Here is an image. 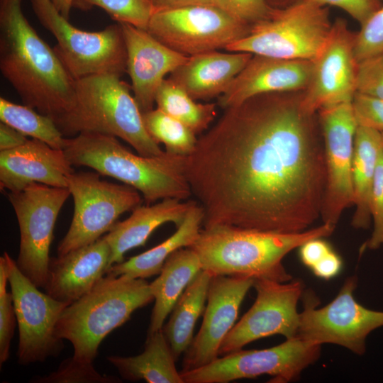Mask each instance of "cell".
I'll return each instance as SVG.
<instances>
[{"label":"cell","instance_id":"obj_32","mask_svg":"<svg viewBox=\"0 0 383 383\" xmlns=\"http://www.w3.org/2000/svg\"><path fill=\"white\" fill-rule=\"evenodd\" d=\"M145 128L158 144L162 143L167 152L189 156L196 148L198 138L187 126L159 109L143 113Z\"/></svg>","mask_w":383,"mask_h":383},{"label":"cell","instance_id":"obj_10","mask_svg":"<svg viewBox=\"0 0 383 383\" xmlns=\"http://www.w3.org/2000/svg\"><path fill=\"white\" fill-rule=\"evenodd\" d=\"M251 26L214 5L156 9L147 31L168 48L192 56L226 48L243 38Z\"/></svg>","mask_w":383,"mask_h":383},{"label":"cell","instance_id":"obj_48","mask_svg":"<svg viewBox=\"0 0 383 383\" xmlns=\"http://www.w3.org/2000/svg\"><path fill=\"white\" fill-rule=\"evenodd\" d=\"M381 133H382V140H383V131H382Z\"/></svg>","mask_w":383,"mask_h":383},{"label":"cell","instance_id":"obj_11","mask_svg":"<svg viewBox=\"0 0 383 383\" xmlns=\"http://www.w3.org/2000/svg\"><path fill=\"white\" fill-rule=\"evenodd\" d=\"M321 346L295 337L267 349H241L180 374L184 383H228L263 374L272 377V382L287 383L318 360Z\"/></svg>","mask_w":383,"mask_h":383},{"label":"cell","instance_id":"obj_4","mask_svg":"<svg viewBox=\"0 0 383 383\" xmlns=\"http://www.w3.org/2000/svg\"><path fill=\"white\" fill-rule=\"evenodd\" d=\"M63 150L73 166L90 167L135 188L146 204L170 198L183 201L192 194L186 156L166 151L154 157L135 155L116 137L94 132L65 138Z\"/></svg>","mask_w":383,"mask_h":383},{"label":"cell","instance_id":"obj_3","mask_svg":"<svg viewBox=\"0 0 383 383\" xmlns=\"http://www.w3.org/2000/svg\"><path fill=\"white\" fill-rule=\"evenodd\" d=\"M335 226L326 223L297 233H277L228 225L201 229L189 247L198 255L201 268L212 275L291 280L283 258L305 242L331 235Z\"/></svg>","mask_w":383,"mask_h":383},{"label":"cell","instance_id":"obj_39","mask_svg":"<svg viewBox=\"0 0 383 383\" xmlns=\"http://www.w3.org/2000/svg\"><path fill=\"white\" fill-rule=\"evenodd\" d=\"M356 91L383 99V52L358 62Z\"/></svg>","mask_w":383,"mask_h":383},{"label":"cell","instance_id":"obj_34","mask_svg":"<svg viewBox=\"0 0 383 383\" xmlns=\"http://www.w3.org/2000/svg\"><path fill=\"white\" fill-rule=\"evenodd\" d=\"M117 377L102 375L94 368L93 362L74 357L63 360L59 367L50 374L36 377L33 382L41 383H113Z\"/></svg>","mask_w":383,"mask_h":383},{"label":"cell","instance_id":"obj_17","mask_svg":"<svg viewBox=\"0 0 383 383\" xmlns=\"http://www.w3.org/2000/svg\"><path fill=\"white\" fill-rule=\"evenodd\" d=\"M355 35L343 19L332 24L323 49L313 61L311 77L300 100L305 112L314 114L323 108L352 101L357 91Z\"/></svg>","mask_w":383,"mask_h":383},{"label":"cell","instance_id":"obj_19","mask_svg":"<svg viewBox=\"0 0 383 383\" xmlns=\"http://www.w3.org/2000/svg\"><path fill=\"white\" fill-rule=\"evenodd\" d=\"M126 48V72L141 111L153 109L156 92L167 74L189 59L162 43L146 30L121 23Z\"/></svg>","mask_w":383,"mask_h":383},{"label":"cell","instance_id":"obj_25","mask_svg":"<svg viewBox=\"0 0 383 383\" xmlns=\"http://www.w3.org/2000/svg\"><path fill=\"white\" fill-rule=\"evenodd\" d=\"M201 270L199 257L191 248H180L168 257L159 276L150 283L155 304L148 333L162 329L177 301Z\"/></svg>","mask_w":383,"mask_h":383},{"label":"cell","instance_id":"obj_27","mask_svg":"<svg viewBox=\"0 0 383 383\" xmlns=\"http://www.w3.org/2000/svg\"><path fill=\"white\" fill-rule=\"evenodd\" d=\"M107 360L123 379L129 381L184 383L162 329L148 333L144 350L140 354L131 357L111 355Z\"/></svg>","mask_w":383,"mask_h":383},{"label":"cell","instance_id":"obj_9","mask_svg":"<svg viewBox=\"0 0 383 383\" xmlns=\"http://www.w3.org/2000/svg\"><path fill=\"white\" fill-rule=\"evenodd\" d=\"M67 188L74 200V214L57 246L58 256L95 242L121 214L132 211L143 200L135 188L103 180L97 172H74L67 179Z\"/></svg>","mask_w":383,"mask_h":383},{"label":"cell","instance_id":"obj_38","mask_svg":"<svg viewBox=\"0 0 383 383\" xmlns=\"http://www.w3.org/2000/svg\"><path fill=\"white\" fill-rule=\"evenodd\" d=\"M216 5L239 21L253 26L268 19L273 8L267 0H214Z\"/></svg>","mask_w":383,"mask_h":383},{"label":"cell","instance_id":"obj_43","mask_svg":"<svg viewBox=\"0 0 383 383\" xmlns=\"http://www.w3.org/2000/svg\"><path fill=\"white\" fill-rule=\"evenodd\" d=\"M343 267L340 256L333 250L319 260L311 270L318 277L330 279L337 276Z\"/></svg>","mask_w":383,"mask_h":383},{"label":"cell","instance_id":"obj_44","mask_svg":"<svg viewBox=\"0 0 383 383\" xmlns=\"http://www.w3.org/2000/svg\"><path fill=\"white\" fill-rule=\"evenodd\" d=\"M28 138L16 129L1 122L0 123V151L16 148L26 143Z\"/></svg>","mask_w":383,"mask_h":383},{"label":"cell","instance_id":"obj_42","mask_svg":"<svg viewBox=\"0 0 383 383\" xmlns=\"http://www.w3.org/2000/svg\"><path fill=\"white\" fill-rule=\"evenodd\" d=\"M322 238L311 239L299 247L301 262L311 269L332 250L330 245Z\"/></svg>","mask_w":383,"mask_h":383},{"label":"cell","instance_id":"obj_16","mask_svg":"<svg viewBox=\"0 0 383 383\" xmlns=\"http://www.w3.org/2000/svg\"><path fill=\"white\" fill-rule=\"evenodd\" d=\"M319 114L326 167L321 216L335 226L343 211L354 205L352 163L357 124L352 101L323 108Z\"/></svg>","mask_w":383,"mask_h":383},{"label":"cell","instance_id":"obj_12","mask_svg":"<svg viewBox=\"0 0 383 383\" xmlns=\"http://www.w3.org/2000/svg\"><path fill=\"white\" fill-rule=\"evenodd\" d=\"M70 195L67 187L39 183L31 184L21 191L9 192L7 195L20 230L16 264L38 288L45 286L55 222Z\"/></svg>","mask_w":383,"mask_h":383},{"label":"cell","instance_id":"obj_33","mask_svg":"<svg viewBox=\"0 0 383 383\" xmlns=\"http://www.w3.org/2000/svg\"><path fill=\"white\" fill-rule=\"evenodd\" d=\"M96 6L102 9L114 21L147 30L156 11L150 0H74L72 7L88 11Z\"/></svg>","mask_w":383,"mask_h":383},{"label":"cell","instance_id":"obj_6","mask_svg":"<svg viewBox=\"0 0 383 383\" xmlns=\"http://www.w3.org/2000/svg\"><path fill=\"white\" fill-rule=\"evenodd\" d=\"M153 300L145 279L106 274L65 307L56 323V335L72 343V357L93 362L104 338Z\"/></svg>","mask_w":383,"mask_h":383},{"label":"cell","instance_id":"obj_22","mask_svg":"<svg viewBox=\"0 0 383 383\" xmlns=\"http://www.w3.org/2000/svg\"><path fill=\"white\" fill-rule=\"evenodd\" d=\"M110 257V246L102 236L89 245L51 257L45 293L68 305L74 302L106 274Z\"/></svg>","mask_w":383,"mask_h":383},{"label":"cell","instance_id":"obj_46","mask_svg":"<svg viewBox=\"0 0 383 383\" xmlns=\"http://www.w3.org/2000/svg\"><path fill=\"white\" fill-rule=\"evenodd\" d=\"M58 11L69 20L74 0H51Z\"/></svg>","mask_w":383,"mask_h":383},{"label":"cell","instance_id":"obj_15","mask_svg":"<svg viewBox=\"0 0 383 383\" xmlns=\"http://www.w3.org/2000/svg\"><path fill=\"white\" fill-rule=\"evenodd\" d=\"M253 287L256 299L224 338L219 355L241 350L262 338L281 335L290 339L297 335L300 321L297 304L303 292L302 283L257 279Z\"/></svg>","mask_w":383,"mask_h":383},{"label":"cell","instance_id":"obj_5","mask_svg":"<svg viewBox=\"0 0 383 383\" xmlns=\"http://www.w3.org/2000/svg\"><path fill=\"white\" fill-rule=\"evenodd\" d=\"M116 74H98L75 80L73 101L54 121L65 138L94 132L119 138L138 155H162L150 135L131 87Z\"/></svg>","mask_w":383,"mask_h":383},{"label":"cell","instance_id":"obj_18","mask_svg":"<svg viewBox=\"0 0 383 383\" xmlns=\"http://www.w3.org/2000/svg\"><path fill=\"white\" fill-rule=\"evenodd\" d=\"M255 279L212 275L201 326L184 353L181 372L205 366L219 357L221 345L235 324L240 306Z\"/></svg>","mask_w":383,"mask_h":383},{"label":"cell","instance_id":"obj_21","mask_svg":"<svg viewBox=\"0 0 383 383\" xmlns=\"http://www.w3.org/2000/svg\"><path fill=\"white\" fill-rule=\"evenodd\" d=\"M74 172L63 150L28 139L16 148L0 151L1 190L18 192L33 183L67 187V179Z\"/></svg>","mask_w":383,"mask_h":383},{"label":"cell","instance_id":"obj_29","mask_svg":"<svg viewBox=\"0 0 383 383\" xmlns=\"http://www.w3.org/2000/svg\"><path fill=\"white\" fill-rule=\"evenodd\" d=\"M212 274L201 270L184 289L162 329L176 360L193 340L195 324L205 309Z\"/></svg>","mask_w":383,"mask_h":383},{"label":"cell","instance_id":"obj_36","mask_svg":"<svg viewBox=\"0 0 383 383\" xmlns=\"http://www.w3.org/2000/svg\"><path fill=\"white\" fill-rule=\"evenodd\" d=\"M354 50L357 62L383 52V6L361 25Z\"/></svg>","mask_w":383,"mask_h":383},{"label":"cell","instance_id":"obj_40","mask_svg":"<svg viewBox=\"0 0 383 383\" xmlns=\"http://www.w3.org/2000/svg\"><path fill=\"white\" fill-rule=\"evenodd\" d=\"M352 106L357 126L383 131V99L356 91Z\"/></svg>","mask_w":383,"mask_h":383},{"label":"cell","instance_id":"obj_31","mask_svg":"<svg viewBox=\"0 0 383 383\" xmlns=\"http://www.w3.org/2000/svg\"><path fill=\"white\" fill-rule=\"evenodd\" d=\"M0 120L27 137L41 140L55 149L64 148L65 138L53 119L28 106L1 97Z\"/></svg>","mask_w":383,"mask_h":383},{"label":"cell","instance_id":"obj_23","mask_svg":"<svg viewBox=\"0 0 383 383\" xmlns=\"http://www.w3.org/2000/svg\"><path fill=\"white\" fill-rule=\"evenodd\" d=\"M252 54L217 50L190 56L170 79L194 100L220 96L248 63Z\"/></svg>","mask_w":383,"mask_h":383},{"label":"cell","instance_id":"obj_14","mask_svg":"<svg viewBox=\"0 0 383 383\" xmlns=\"http://www.w3.org/2000/svg\"><path fill=\"white\" fill-rule=\"evenodd\" d=\"M9 284L18 327V362L28 365L57 357L63 348L56 323L67 304L42 292L5 252Z\"/></svg>","mask_w":383,"mask_h":383},{"label":"cell","instance_id":"obj_26","mask_svg":"<svg viewBox=\"0 0 383 383\" xmlns=\"http://www.w3.org/2000/svg\"><path fill=\"white\" fill-rule=\"evenodd\" d=\"M204 219V211L202 206L194 201L183 222L171 236L141 254L113 265L106 274L145 279L159 274L171 254L180 248H189L194 243L199 235Z\"/></svg>","mask_w":383,"mask_h":383},{"label":"cell","instance_id":"obj_13","mask_svg":"<svg viewBox=\"0 0 383 383\" xmlns=\"http://www.w3.org/2000/svg\"><path fill=\"white\" fill-rule=\"evenodd\" d=\"M356 287V277H348L337 296L322 308L316 309L318 300L308 294L296 337L320 345L335 344L363 355L367 335L383 326V311L359 304L353 295Z\"/></svg>","mask_w":383,"mask_h":383},{"label":"cell","instance_id":"obj_37","mask_svg":"<svg viewBox=\"0 0 383 383\" xmlns=\"http://www.w3.org/2000/svg\"><path fill=\"white\" fill-rule=\"evenodd\" d=\"M370 212L374 223L373 231L370 239L362 245L361 252L383 246V148L379 155L372 189Z\"/></svg>","mask_w":383,"mask_h":383},{"label":"cell","instance_id":"obj_47","mask_svg":"<svg viewBox=\"0 0 383 383\" xmlns=\"http://www.w3.org/2000/svg\"><path fill=\"white\" fill-rule=\"evenodd\" d=\"M277 1H278L279 2H283V4H284V7H285V6H287L293 4L296 0H277Z\"/></svg>","mask_w":383,"mask_h":383},{"label":"cell","instance_id":"obj_24","mask_svg":"<svg viewBox=\"0 0 383 383\" xmlns=\"http://www.w3.org/2000/svg\"><path fill=\"white\" fill-rule=\"evenodd\" d=\"M193 202L165 199L159 203L140 205L128 218L116 222L104 235L111 248L109 268L123 262L126 252L143 245L160 226L166 223H173L177 228L180 226Z\"/></svg>","mask_w":383,"mask_h":383},{"label":"cell","instance_id":"obj_8","mask_svg":"<svg viewBox=\"0 0 383 383\" xmlns=\"http://www.w3.org/2000/svg\"><path fill=\"white\" fill-rule=\"evenodd\" d=\"M40 24L57 40L54 48L74 79L98 74L126 72V48L121 25L89 32L72 25L51 0H30Z\"/></svg>","mask_w":383,"mask_h":383},{"label":"cell","instance_id":"obj_1","mask_svg":"<svg viewBox=\"0 0 383 383\" xmlns=\"http://www.w3.org/2000/svg\"><path fill=\"white\" fill-rule=\"evenodd\" d=\"M267 93L224 109L187 157L185 175L203 227L306 231L320 216L324 143L299 101Z\"/></svg>","mask_w":383,"mask_h":383},{"label":"cell","instance_id":"obj_30","mask_svg":"<svg viewBox=\"0 0 383 383\" xmlns=\"http://www.w3.org/2000/svg\"><path fill=\"white\" fill-rule=\"evenodd\" d=\"M155 102L157 109L184 123L196 135L206 131L216 116V104L197 103L170 78L160 85Z\"/></svg>","mask_w":383,"mask_h":383},{"label":"cell","instance_id":"obj_2","mask_svg":"<svg viewBox=\"0 0 383 383\" xmlns=\"http://www.w3.org/2000/svg\"><path fill=\"white\" fill-rule=\"evenodd\" d=\"M22 0H0V70L28 106L55 121L70 107L74 79L54 48L22 11Z\"/></svg>","mask_w":383,"mask_h":383},{"label":"cell","instance_id":"obj_28","mask_svg":"<svg viewBox=\"0 0 383 383\" xmlns=\"http://www.w3.org/2000/svg\"><path fill=\"white\" fill-rule=\"evenodd\" d=\"M383 148L382 133L357 126L352 163V182L355 211L352 226L366 229L371 223L370 199L379 153Z\"/></svg>","mask_w":383,"mask_h":383},{"label":"cell","instance_id":"obj_20","mask_svg":"<svg viewBox=\"0 0 383 383\" xmlns=\"http://www.w3.org/2000/svg\"><path fill=\"white\" fill-rule=\"evenodd\" d=\"M313 67L311 60L253 55L227 90L218 96V105L225 109L256 95L306 89Z\"/></svg>","mask_w":383,"mask_h":383},{"label":"cell","instance_id":"obj_35","mask_svg":"<svg viewBox=\"0 0 383 383\" xmlns=\"http://www.w3.org/2000/svg\"><path fill=\"white\" fill-rule=\"evenodd\" d=\"M8 268L5 256L0 257V365L9 357L11 341L16 325V313L11 292L7 291Z\"/></svg>","mask_w":383,"mask_h":383},{"label":"cell","instance_id":"obj_45","mask_svg":"<svg viewBox=\"0 0 383 383\" xmlns=\"http://www.w3.org/2000/svg\"><path fill=\"white\" fill-rule=\"evenodd\" d=\"M157 9H172L190 5H216L214 0H150Z\"/></svg>","mask_w":383,"mask_h":383},{"label":"cell","instance_id":"obj_41","mask_svg":"<svg viewBox=\"0 0 383 383\" xmlns=\"http://www.w3.org/2000/svg\"><path fill=\"white\" fill-rule=\"evenodd\" d=\"M323 6L338 7L357 21L365 23L382 7L380 0H311Z\"/></svg>","mask_w":383,"mask_h":383},{"label":"cell","instance_id":"obj_7","mask_svg":"<svg viewBox=\"0 0 383 383\" xmlns=\"http://www.w3.org/2000/svg\"><path fill=\"white\" fill-rule=\"evenodd\" d=\"M331 27L326 6L311 0H296L275 9L270 18L252 26L248 35L229 44L226 50L313 61L323 49Z\"/></svg>","mask_w":383,"mask_h":383}]
</instances>
